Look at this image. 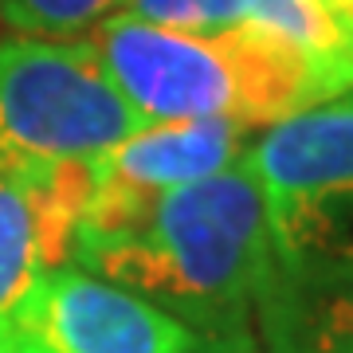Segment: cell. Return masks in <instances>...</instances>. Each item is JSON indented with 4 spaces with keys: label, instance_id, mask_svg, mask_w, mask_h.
<instances>
[{
    "label": "cell",
    "instance_id": "cell-12",
    "mask_svg": "<svg viewBox=\"0 0 353 353\" xmlns=\"http://www.w3.org/2000/svg\"><path fill=\"white\" fill-rule=\"evenodd\" d=\"M189 353H259V341H255V334H224V338L196 334Z\"/></svg>",
    "mask_w": 353,
    "mask_h": 353
},
{
    "label": "cell",
    "instance_id": "cell-2",
    "mask_svg": "<svg viewBox=\"0 0 353 353\" xmlns=\"http://www.w3.org/2000/svg\"><path fill=\"white\" fill-rule=\"evenodd\" d=\"M90 43L150 126L204 118L279 126L310 106L341 99L326 67L259 24L185 36L114 12Z\"/></svg>",
    "mask_w": 353,
    "mask_h": 353
},
{
    "label": "cell",
    "instance_id": "cell-4",
    "mask_svg": "<svg viewBox=\"0 0 353 353\" xmlns=\"http://www.w3.org/2000/svg\"><path fill=\"white\" fill-rule=\"evenodd\" d=\"M8 326L20 353H189L196 341L181 318L83 267L48 271Z\"/></svg>",
    "mask_w": 353,
    "mask_h": 353
},
{
    "label": "cell",
    "instance_id": "cell-3",
    "mask_svg": "<svg viewBox=\"0 0 353 353\" xmlns=\"http://www.w3.org/2000/svg\"><path fill=\"white\" fill-rule=\"evenodd\" d=\"M141 126L90 39H0V173L94 161Z\"/></svg>",
    "mask_w": 353,
    "mask_h": 353
},
{
    "label": "cell",
    "instance_id": "cell-6",
    "mask_svg": "<svg viewBox=\"0 0 353 353\" xmlns=\"http://www.w3.org/2000/svg\"><path fill=\"white\" fill-rule=\"evenodd\" d=\"M94 161L0 173V322L16 314L48 271L71 259L94 189Z\"/></svg>",
    "mask_w": 353,
    "mask_h": 353
},
{
    "label": "cell",
    "instance_id": "cell-13",
    "mask_svg": "<svg viewBox=\"0 0 353 353\" xmlns=\"http://www.w3.org/2000/svg\"><path fill=\"white\" fill-rule=\"evenodd\" d=\"M330 16H334V24L353 39V0H318Z\"/></svg>",
    "mask_w": 353,
    "mask_h": 353
},
{
    "label": "cell",
    "instance_id": "cell-10",
    "mask_svg": "<svg viewBox=\"0 0 353 353\" xmlns=\"http://www.w3.org/2000/svg\"><path fill=\"white\" fill-rule=\"evenodd\" d=\"M118 16L185 36H216L252 24V0H122Z\"/></svg>",
    "mask_w": 353,
    "mask_h": 353
},
{
    "label": "cell",
    "instance_id": "cell-1",
    "mask_svg": "<svg viewBox=\"0 0 353 353\" xmlns=\"http://www.w3.org/2000/svg\"><path fill=\"white\" fill-rule=\"evenodd\" d=\"M71 259L196 334H255V299L275 263L263 185L240 157L114 232L75 236Z\"/></svg>",
    "mask_w": 353,
    "mask_h": 353
},
{
    "label": "cell",
    "instance_id": "cell-5",
    "mask_svg": "<svg viewBox=\"0 0 353 353\" xmlns=\"http://www.w3.org/2000/svg\"><path fill=\"white\" fill-rule=\"evenodd\" d=\"M248 126L204 118V122H153L118 141L94 161V189L75 236H99L130 224L165 192L196 185L243 157Z\"/></svg>",
    "mask_w": 353,
    "mask_h": 353
},
{
    "label": "cell",
    "instance_id": "cell-7",
    "mask_svg": "<svg viewBox=\"0 0 353 353\" xmlns=\"http://www.w3.org/2000/svg\"><path fill=\"white\" fill-rule=\"evenodd\" d=\"M267 196V216L353 208V90L279 122L243 153Z\"/></svg>",
    "mask_w": 353,
    "mask_h": 353
},
{
    "label": "cell",
    "instance_id": "cell-11",
    "mask_svg": "<svg viewBox=\"0 0 353 353\" xmlns=\"http://www.w3.org/2000/svg\"><path fill=\"white\" fill-rule=\"evenodd\" d=\"M122 8V0H0V20L24 36L67 39L99 28Z\"/></svg>",
    "mask_w": 353,
    "mask_h": 353
},
{
    "label": "cell",
    "instance_id": "cell-8",
    "mask_svg": "<svg viewBox=\"0 0 353 353\" xmlns=\"http://www.w3.org/2000/svg\"><path fill=\"white\" fill-rule=\"evenodd\" d=\"M252 318L263 353H353V263H271Z\"/></svg>",
    "mask_w": 353,
    "mask_h": 353
},
{
    "label": "cell",
    "instance_id": "cell-14",
    "mask_svg": "<svg viewBox=\"0 0 353 353\" xmlns=\"http://www.w3.org/2000/svg\"><path fill=\"white\" fill-rule=\"evenodd\" d=\"M0 353H20V345H16L12 326H8V322H0Z\"/></svg>",
    "mask_w": 353,
    "mask_h": 353
},
{
    "label": "cell",
    "instance_id": "cell-9",
    "mask_svg": "<svg viewBox=\"0 0 353 353\" xmlns=\"http://www.w3.org/2000/svg\"><path fill=\"white\" fill-rule=\"evenodd\" d=\"M252 24L290 39L318 67H326L341 94L353 90V39L318 0H252Z\"/></svg>",
    "mask_w": 353,
    "mask_h": 353
}]
</instances>
